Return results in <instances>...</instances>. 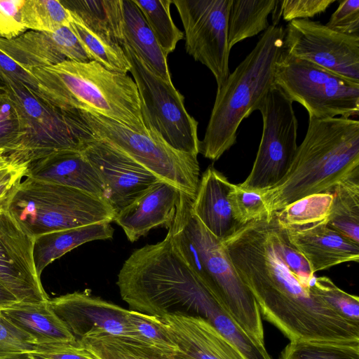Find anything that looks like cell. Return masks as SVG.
<instances>
[{
	"label": "cell",
	"instance_id": "cell-1",
	"mask_svg": "<svg viewBox=\"0 0 359 359\" xmlns=\"http://www.w3.org/2000/svg\"><path fill=\"white\" fill-rule=\"evenodd\" d=\"M276 221L273 213L220 240L261 314L290 341L358 343L359 324L331 307L285 263L276 245Z\"/></svg>",
	"mask_w": 359,
	"mask_h": 359
},
{
	"label": "cell",
	"instance_id": "cell-2",
	"mask_svg": "<svg viewBox=\"0 0 359 359\" xmlns=\"http://www.w3.org/2000/svg\"><path fill=\"white\" fill-rule=\"evenodd\" d=\"M355 177H359L358 121L309 118L286 175L259 192L271 215L305 196L332 193L337 184Z\"/></svg>",
	"mask_w": 359,
	"mask_h": 359
},
{
	"label": "cell",
	"instance_id": "cell-3",
	"mask_svg": "<svg viewBox=\"0 0 359 359\" xmlns=\"http://www.w3.org/2000/svg\"><path fill=\"white\" fill-rule=\"evenodd\" d=\"M39 96L62 111H83L111 118L148 135L137 86L128 74L111 72L95 61L33 68Z\"/></svg>",
	"mask_w": 359,
	"mask_h": 359
},
{
	"label": "cell",
	"instance_id": "cell-4",
	"mask_svg": "<svg viewBox=\"0 0 359 359\" xmlns=\"http://www.w3.org/2000/svg\"><path fill=\"white\" fill-rule=\"evenodd\" d=\"M193 199L180 192L167 236L176 252L219 299L236 324L265 347L261 313L252 293L228 259L220 240L192 212Z\"/></svg>",
	"mask_w": 359,
	"mask_h": 359
},
{
	"label": "cell",
	"instance_id": "cell-5",
	"mask_svg": "<svg viewBox=\"0 0 359 359\" xmlns=\"http://www.w3.org/2000/svg\"><path fill=\"white\" fill-rule=\"evenodd\" d=\"M285 29L270 25L251 52L217 88L200 151L218 160L236 142L238 128L259 107L274 84V67L283 53Z\"/></svg>",
	"mask_w": 359,
	"mask_h": 359
},
{
	"label": "cell",
	"instance_id": "cell-6",
	"mask_svg": "<svg viewBox=\"0 0 359 359\" xmlns=\"http://www.w3.org/2000/svg\"><path fill=\"white\" fill-rule=\"evenodd\" d=\"M26 177L14 189L6 210L33 238L114 221L116 212L106 199L72 187Z\"/></svg>",
	"mask_w": 359,
	"mask_h": 359
},
{
	"label": "cell",
	"instance_id": "cell-7",
	"mask_svg": "<svg viewBox=\"0 0 359 359\" xmlns=\"http://www.w3.org/2000/svg\"><path fill=\"white\" fill-rule=\"evenodd\" d=\"M1 77L18 109L22 129L18 149L8 157L10 163L27 165L55 151L82 150L94 139L76 110L56 109L22 83L6 75Z\"/></svg>",
	"mask_w": 359,
	"mask_h": 359
},
{
	"label": "cell",
	"instance_id": "cell-8",
	"mask_svg": "<svg viewBox=\"0 0 359 359\" xmlns=\"http://www.w3.org/2000/svg\"><path fill=\"white\" fill-rule=\"evenodd\" d=\"M76 111L94 137L109 143L159 180L194 199L200 180L196 156L175 149L154 131L142 134L104 116Z\"/></svg>",
	"mask_w": 359,
	"mask_h": 359
},
{
	"label": "cell",
	"instance_id": "cell-9",
	"mask_svg": "<svg viewBox=\"0 0 359 359\" xmlns=\"http://www.w3.org/2000/svg\"><path fill=\"white\" fill-rule=\"evenodd\" d=\"M274 84L309 118L326 119L359 114V83L287 54L283 48L275 64Z\"/></svg>",
	"mask_w": 359,
	"mask_h": 359
},
{
	"label": "cell",
	"instance_id": "cell-10",
	"mask_svg": "<svg viewBox=\"0 0 359 359\" xmlns=\"http://www.w3.org/2000/svg\"><path fill=\"white\" fill-rule=\"evenodd\" d=\"M140 95L144 123L175 149L198 156V121L184 106V96L156 74L124 41L121 45Z\"/></svg>",
	"mask_w": 359,
	"mask_h": 359
},
{
	"label": "cell",
	"instance_id": "cell-11",
	"mask_svg": "<svg viewBox=\"0 0 359 359\" xmlns=\"http://www.w3.org/2000/svg\"><path fill=\"white\" fill-rule=\"evenodd\" d=\"M262 116L260 144L252 168L239 185L262 191L276 185L288 172L297 149L298 122L292 102L274 85L258 109Z\"/></svg>",
	"mask_w": 359,
	"mask_h": 359
},
{
	"label": "cell",
	"instance_id": "cell-12",
	"mask_svg": "<svg viewBox=\"0 0 359 359\" xmlns=\"http://www.w3.org/2000/svg\"><path fill=\"white\" fill-rule=\"evenodd\" d=\"M180 15L187 53L208 67L217 88L229 73L227 22L231 0H172Z\"/></svg>",
	"mask_w": 359,
	"mask_h": 359
},
{
	"label": "cell",
	"instance_id": "cell-13",
	"mask_svg": "<svg viewBox=\"0 0 359 359\" xmlns=\"http://www.w3.org/2000/svg\"><path fill=\"white\" fill-rule=\"evenodd\" d=\"M283 45L287 54L359 83V36L300 19L287 23Z\"/></svg>",
	"mask_w": 359,
	"mask_h": 359
},
{
	"label": "cell",
	"instance_id": "cell-14",
	"mask_svg": "<svg viewBox=\"0 0 359 359\" xmlns=\"http://www.w3.org/2000/svg\"><path fill=\"white\" fill-rule=\"evenodd\" d=\"M34 238L10 213L0 211V283L21 303L49 300L33 258Z\"/></svg>",
	"mask_w": 359,
	"mask_h": 359
},
{
	"label": "cell",
	"instance_id": "cell-15",
	"mask_svg": "<svg viewBox=\"0 0 359 359\" xmlns=\"http://www.w3.org/2000/svg\"><path fill=\"white\" fill-rule=\"evenodd\" d=\"M100 175L105 198L116 213L159 180L144 167L109 143L94 137L82 149Z\"/></svg>",
	"mask_w": 359,
	"mask_h": 359
},
{
	"label": "cell",
	"instance_id": "cell-16",
	"mask_svg": "<svg viewBox=\"0 0 359 359\" xmlns=\"http://www.w3.org/2000/svg\"><path fill=\"white\" fill-rule=\"evenodd\" d=\"M48 304L76 341L99 330L139 342L128 320L129 309L92 296L88 290L49 299Z\"/></svg>",
	"mask_w": 359,
	"mask_h": 359
},
{
	"label": "cell",
	"instance_id": "cell-17",
	"mask_svg": "<svg viewBox=\"0 0 359 359\" xmlns=\"http://www.w3.org/2000/svg\"><path fill=\"white\" fill-rule=\"evenodd\" d=\"M0 48L29 71L67 60L78 62L90 60L69 27L54 32H25L11 40L0 38Z\"/></svg>",
	"mask_w": 359,
	"mask_h": 359
},
{
	"label": "cell",
	"instance_id": "cell-18",
	"mask_svg": "<svg viewBox=\"0 0 359 359\" xmlns=\"http://www.w3.org/2000/svg\"><path fill=\"white\" fill-rule=\"evenodd\" d=\"M160 319L177 348L175 359H245L232 343L201 317L169 314Z\"/></svg>",
	"mask_w": 359,
	"mask_h": 359
},
{
	"label": "cell",
	"instance_id": "cell-19",
	"mask_svg": "<svg viewBox=\"0 0 359 359\" xmlns=\"http://www.w3.org/2000/svg\"><path fill=\"white\" fill-rule=\"evenodd\" d=\"M180 193L172 185L158 181L118 211L114 222L132 243L154 228L164 226L168 229L175 219Z\"/></svg>",
	"mask_w": 359,
	"mask_h": 359
},
{
	"label": "cell",
	"instance_id": "cell-20",
	"mask_svg": "<svg viewBox=\"0 0 359 359\" xmlns=\"http://www.w3.org/2000/svg\"><path fill=\"white\" fill-rule=\"evenodd\" d=\"M285 229L289 241L302 254L314 273L342 263L359 261V243L341 235L326 222Z\"/></svg>",
	"mask_w": 359,
	"mask_h": 359
},
{
	"label": "cell",
	"instance_id": "cell-21",
	"mask_svg": "<svg viewBox=\"0 0 359 359\" xmlns=\"http://www.w3.org/2000/svg\"><path fill=\"white\" fill-rule=\"evenodd\" d=\"M25 177L46 181L105 198L103 182L82 150L55 151L27 165Z\"/></svg>",
	"mask_w": 359,
	"mask_h": 359
},
{
	"label": "cell",
	"instance_id": "cell-22",
	"mask_svg": "<svg viewBox=\"0 0 359 359\" xmlns=\"http://www.w3.org/2000/svg\"><path fill=\"white\" fill-rule=\"evenodd\" d=\"M231 184L212 165L202 174L192 203V212L206 229L222 240L239 224L234 220L228 194Z\"/></svg>",
	"mask_w": 359,
	"mask_h": 359
},
{
	"label": "cell",
	"instance_id": "cell-23",
	"mask_svg": "<svg viewBox=\"0 0 359 359\" xmlns=\"http://www.w3.org/2000/svg\"><path fill=\"white\" fill-rule=\"evenodd\" d=\"M16 327L30 336L36 345L74 344L77 341L47 302L17 303L1 310Z\"/></svg>",
	"mask_w": 359,
	"mask_h": 359
},
{
	"label": "cell",
	"instance_id": "cell-24",
	"mask_svg": "<svg viewBox=\"0 0 359 359\" xmlns=\"http://www.w3.org/2000/svg\"><path fill=\"white\" fill-rule=\"evenodd\" d=\"M114 229L110 222L43 233L34 238L33 258L39 276L43 270L55 259L86 243L113 238Z\"/></svg>",
	"mask_w": 359,
	"mask_h": 359
},
{
	"label": "cell",
	"instance_id": "cell-25",
	"mask_svg": "<svg viewBox=\"0 0 359 359\" xmlns=\"http://www.w3.org/2000/svg\"><path fill=\"white\" fill-rule=\"evenodd\" d=\"M125 41L165 81L172 83L168 55L163 51L140 8L133 0H122Z\"/></svg>",
	"mask_w": 359,
	"mask_h": 359
},
{
	"label": "cell",
	"instance_id": "cell-26",
	"mask_svg": "<svg viewBox=\"0 0 359 359\" xmlns=\"http://www.w3.org/2000/svg\"><path fill=\"white\" fill-rule=\"evenodd\" d=\"M60 2L93 32L120 46L125 41L122 0H62Z\"/></svg>",
	"mask_w": 359,
	"mask_h": 359
},
{
	"label": "cell",
	"instance_id": "cell-27",
	"mask_svg": "<svg viewBox=\"0 0 359 359\" xmlns=\"http://www.w3.org/2000/svg\"><path fill=\"white\" fill-rule=\"evenodd\" d=\"M77 342L96 359H175V353L99 330L88 333Z\"/></svg>",
	"mask_w": 359,
	"mask_h": 359
},
{
	"label": "cell",
	"instance_id": "cell-28",
	"mask_svg": "<svg viewBox=\"0 0 359 359\" xmlns=\"http://www.w3.org/2000/svg\"><path fill=\"white\" fill-rule=\"evenodd\" d=\"M276 0H231L227 22L228 44L231 50L240 41L266 31L268 17Z\"/></svg>",
	"mask_w": 359,
	"mask_h": 359
},
{
	"label": "cell",
	"instance_id": "cell-29",
	"mask_svg": "<svg viewBox=\"0 0 359 359\" xmlns=\"http://www.w3.org/2000/svg\"><path fill=\"white\" fill-rule=\"evenodd\" d=\"M327 224L331 228L359 243V177L337 184Z\"/></svg>",
	"mask_w": 359,
	"mask_h": 359
},
{
	"label": "cell",
	"instance_id": "cell-30",
	"mask_svg": "<svg viewBox=\"0 0 359 359\" xmlns=\"http://www.w3.org/2000/svg\"><path fill=\"white\" fill-rule=\"evenodd\" d=\"M71 15L69 28L91 61L111 72L121 74L130 72V64L121 46L93 32L75 15Z\"/></svg>",
	"mask_w": 359,
	"mask_h": 359
},
{
	"label": "cell",
	"instance_id": "cell-31",
	"mask_svg": "<svg viewBox=\"0 0 359 359\" xmlns=\"http://www.w3.org/2000/svg\"><path fill=\"white\" fill-rule=\"evenodd\" d=\"M332 199V193L311 194L273 213L278 225L284 229L304 228L327 222Z\"/></svg>",
	"mask_w": 359,
	"mask_h": 359
},
{
	"label": "cell",
	"instance_id": "cell-32",
	"mask_svg": "<svg viewBox=\"0 0 359 359\" xmlns=\"http://www.w3.org/2000/svg\"><path fill=\"white\" fill-rule=\"evenodd\" d=\"M133 1L141 11L163 51L167 55L173 52L184 34L172 19V0Z\"/></svg>",
	"mask_w": 359,
	"mask_h": 359
},
{
	"label": "cell",
	"instance_id": "cell-33",
	"mask_svg": "<svg viewBox=\"0 0 359 359\" xmlns=\"http://www.w3.org/2000/svg\"><path fill=\"white\" fill-rule=\"evenodd\" d=\"M20 18L26 29L42 32L69 27L72 21L71 13L58 0H25Z\"/></svg>",
	"mask_w": 359,
	"mask_h": 359
},
{
	"label": "cell",
	"instance_id": "cell-34",
	"mask_svg": "<svg viewBox=\"0 0 359 359\" xmlns=\"http://www.w3.org/2000/svg\"><path fill=\"white\" fill-rule=\"evenodd\" d=\"M278 359H359V342L290 341Z\"/></svg>",
	"mask_w": 359,
	"mask_h": 359
},
{
	"label": "cell",
	"instance_id": "cell-35",
	"mask_svg": "<svg viewBox=\"0 0 359 359\" xmlns=\"http://www.w3.org/2000/svg\"><path fill=\"white\" fill-rule=\"evenodd\" d=\"M128 320L139 342L163 352L175 353L177 348L159 317L129 309Z\"/></svg>",
	"mask_w": 359,
	"mask_h": 359
},
{
	"label": "cell",
	"instance_id": "cell-36",
	"mask_svg": "<svg viewBox=\"0 0 359 359\" xmlns=\"http://www.w3.org/2000/svg\"><path fill=\"white\" fill-rule=\"evenodd\" d=\"M228 200L233 217L239 225L271 215H269L259 191L248 190L239 184H231Z\"/></svg>",
	"mask_w": 359,
	"mask_h": 359
},
{
	"label": "cell",
	"instance_id": "cell-37",
	"mask_svg": "<svg viewBox=\"0 0 359 359\" xmlns=\"http://www.w3.org/2000/svg\"><path fill=\"white\" fill-rule=\"evenodd\" d=\"M313 292L331 307L348 320L359 324V298L338 287L326 276L316 277Z\"/></svg>",
	"mask_w": 359,
	"mask_h": 359
},
{
	"label": "cell",
	"instance_id": "cell-38",
	"mask_svg": "<svg viewBox=\"0 0 359 359\" xmlns=\"http://www.w3.org/2000/svg\"><path fill=\"white\" fill-rule=\"evenodd\" d=\"M22 136L18 109L8 93L0 91V147L7 158L19 147Z\"/></svg>",
	"mask_w": 359,
	"mask_h": 359
},
{
	"label": "cell",
	"instance_id": "cell-39",
	"mask_svg": "<svg viewBox=\"0 0 359 359\" xmlns=\"http://www.w3.org/2000/svg\"><path fill=\"white\" fill-rule=\"evenodd\" d=\"M36 350L33 339L12 324L0 311V359H17L33 354Z\"/></svg>",
	"mask_w": 359,
	"mask_h": 359
},
{
	"label": "cell",
	"instance_id": "cell-40",
	"mask_svg": "<svg viewBox=\"0 0 359 359\" xmlns=\"http://www.w3.org/2000/svg\"><path fill=\"white\" fill-rule=\"evenodd\" d=\"M274 236L277 249L287 266L300 280L312 285L316 278L315 273L302 254L290 243L285 229L278 225L277 219Z\"/></svg>",
	"mask_w": 359,
	"mask_h": 359
},
{
	"label": "cell",
	"instance_id": "cell-41",
	"mask_svg": "<svg viewBox=\"0 0 359 359\" xmlns=\"http://www.w3.org/2000/svg\"><path fill=\"white\" fill-rule=\"evenodd\" d=\"M346 35L359 36V0H344L325 25Z\"/></svg>",
	"mask_w": 359,
	"mask_h": 359
},
{
	"label": "cell",
	"instance_id": "cell-42",
	"mask_svg": "<svg viewBox=\"0 0 359 359\" xmlns=\"http://www.w3.org/2000/svg\"><path fill=\"white\" fill-rule=\"evenodd\" d=\"M25 0H0V38L11 40L27 30L21 22L20 10Z\"/></svg>",
	"mask_w": 359,
	"mask_h": 359
},
{
	"label": "cell",
	"instance_id": "cell-43",
	"mask_svg": "<svg viewBox=\"0 0 359 359\" xmlns=\"http://www.w3.org/2000/svg\"><path fill=\"white\" fill-rule=\"evenodd\" d=\"M336 0H285L280 2L284 20L309 19L324 13Z\"/></svg>",
	"mask_w": 359,
	"mask_h": 359
},
{
	"label": "cell",
	"instance_id": "cell-44",
	"mask_svg": "<svg viewBox=\"0 0 359 359\" xmlns=\"http://www.w3.org/2000/svg\"><path fill=\"white\" fill-rule=\"evenodd\" d=\"M40 359H96L77 341L74 344L36 345L32 354Z\"/></svg>",
	"mask_w": 359,
	"mask_h": 359
},
{
	"label": "cell",
	"instance_id": "cell-45",
	"mask_svg": "<svg viewBox=\"0 0 359 359\" xmlns=\"http://www.w3.org/2000/svg\"><path fill=\"white\" fill-rule=\"evenodd\" d=\"M1 75L8 76L22 83L38 94L37 82L34 76L0 48V77Z\"/></svg>",
	"mask_w": 359,
	"mask_h": 359
},
{
	"label": "cell",
	"instance_id": "cell-46",
	"mask_svg": "<svg viewBox=\"0 0 359 359\" xmlns=\"http://www.w3.org/2000/svg\"><path fill=\"white\" fill-rule=\"evenodd\" d=\"M19 302L18 299L0 283V311Z\"/></svg>",
	"mask_w": 359,
	"mask_h": 359
},
{
	"label": "cell",
	"instance_id": "cell-47",
	"mask_svg": "<svg viewBox=\"0 0 359 359\" xmlns=\"http://www.w3.org/2000/svg\"><path fill=\"white\" fill-rule=\"evenodd\" d=\"M27 165H16L9 163L0 168V183L13 177L20 171L25 169Z\"/></svg>",
	"mask_w": 359,
	"mask_h": 359
},
{
	"label": "cell",
	"instance_id": "cell-48",
	"mask_svg": "<svg viewBox=\"0 0 359 359\" xmlns=\"http://www.w3.org/2000/svg\"><path fill=\"white\" fill-rule=\"evenodd\" d=\"M11 163L6 156V151L0 147V168Z\"/></svg>",
	"mask_w": 359,
	"mask_h": 359
},
{
	"label": "cell",
	"instance_id": "cell-49",
	"mask_svg": "<svg viewBox=\"0 0 359 359\" xmlns=\"http://www.w3.org/2000/svg\"><path fill=\"white\" fill-rule=\"evenodd\" d=\"M17 359H40L32 354H29V355H24V356H22L19 358H17Z\"/></svg>",
	"mask_w": 359,
	"mask_h": 359
},
{
	"label": "cell",
	"instance_id": "cell-50",
	"mask_svg": "<svg viewBox=\"0 0 359 359\" xmlns=\"http://www.w3.org/2000/svg\"><path fill=\"white\" fill-rule=\"evenodd\" d=\"M4 82L3 79L0 77V91H3L4 89Z\"/></svg>",
	"mask_w": 359,
	"mask_h": 359
}]
</instances>
